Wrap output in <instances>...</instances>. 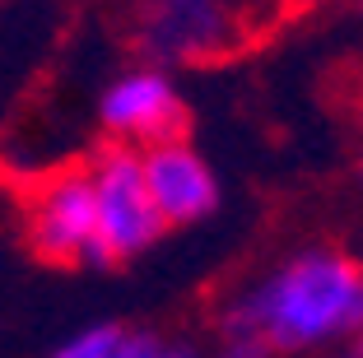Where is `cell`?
Returning <instances> with one entry per match:
<instances>
[{
	"instance_id": "5",
	"label": "cell",
	"mask_w": 363,
	"mask_h": 358,
	"mask_svg": "<svg viewBox=\"0 0 363 358\" xmlns=\"http://www.w3.org/2000/svg\"><path fill=\"white\" fill-rule=\"evenodd\" d=\"M98 126H103L107 145L126 149H150L159 140L186 135V98L172 70L145 61L117 70L98 94Z\"/></svg>"
},
{
	"instance_id": "14",
	"label": "cell",
	"mask_w": 363,
	"mask_h": 358,
	"mask_svg": "<svg viewBox=\"0 0 363 358\" xmlns=\"http://www.w3.org/2000/svg\"><path fill=\"white\" fill-rule=\"evenodd\" d=\"M359 10H363V0H359Z\"/></svg>"
},
{
	"instance_id": "10",
	"label": "cell",
	"mask_w": 363,
	"mask_h": 358,
	"mask_svg": "<svg viewBox=\"0 0 363 358\" xmlns=\"http://www.w3.org/2000/svg\"><path fill=\"white\" fill-rule=\"evenodd\" d=\"M266 5H275L284 14H308V10H321V5H335V0H266Z\"/></svg>"
},
{
	"instance_id": "6",
	"label": "cell",
	"mask_w": 363,
	"mask_h": 358,
	"mask_svg": "<svg viewBox=\"0 0 363 358\" xmlns=\"http://www.w3.org/2000/svg\"><path fill=\"white\" fill-rule=\"evenodd\" d=\"M140 172H145V186H150L163 228H191L219 210V177H214L210 158L186 135L140 149Z\"/></svg>"
},
{
	"instance_id": "1",
	"label": "cell",
	"mask_w": 363,
	"mask_h": 358,
	"mask_svg": "<svg viewBox=\"0 0 363 358\" xmlns=\"http://www.w3.org/2000/svg\"><path fill=\"white\" fill-rule=\"evenodd\" d=\"M363 261L345 247L308 242L279 256L242 289L224 298L219 330L257 335L275 358L335 349L345 335L363 326L359 316Z\"/></svg>"
},
{
	"instance_id": "7",
	"label": "cell",
	"mask_w": 363,
	"mask_h": 358,
	"mask_svg": "<svg viewBox=\"0 0 363 358\" xmlns=\"http://www.w3.org/2000/svg\"><path fill=\"white\" fill-rule=\"evenodd\" d=\"M121 335H126L121 321H94V326H79L75 335H65L47 358H112Z\"/></svg>"
},
{
	"instance_id": "8",
	"label": "cell",
	"mask_w": 363,
	"mask_h": 358,
	"mask_svg": "<svg viewBox=\"0 0 363 358\" xmlns=\"http://www.w3.org/2000/svg\"><path fill=\"white\" fill-rule=\"evenodd\" d=\"M112 358H205L191 340H177V335H159V330H130L121 335L117 354Z\"/></svg>"
},
{
	"instance_id": "9",
	"label": "cell",
	"mask_w": 363,
	"mask_h": 358,
	"mask_svg": "<svg viewBox=\"0 0 363 358\" xmlns=\"http://www.w3.org/2000/svg\"><path fill=\"white\" fill-rule=\"evenodd\" d=\"M205 358H275L266 345H261L257 335H238V330H219V340H214V349Z\"/></svg>"
},
{
	"instance_id": "3",
	"label": "cell",
	"mask_w": 363,
	"mask_h": 358,
	"mask_svg": "<svg viewBox=\"0 0 363 358\" xmlns=\"http://www.w3.org/2000/svg\"><path fill=\"white\" fill-rule=\"evenodd\" d=\"M23 242L38 261L56 270H107L98 247V210L89 163H65L43 172L23 191Z\"/></svg>"
},
{
	"instance_id": "11",
	"label": "cell",
	"mask_w": 363,
	"mask_h": 358,
	"mask_svg": "<svg viewBox=\"0 0 363 358\" xmlns=\"http://www.w3.org/2000/svg\"><path fill=\"white\" fill-rule=\"evenodd\" d=\"M331 358H363V326L354 330V335H345L340 345L331 349Z\"/></svg>"
},
{
	"instance_id": "2",
	"label": "cell",
	"mask_w": 363,
	"mask_h": 358,
	"mask_svg": "<svg viewBox=\"0 0 363 358\" xmlns=\"http://www.w3.org/2000/svg\"><path fill=\"white\" fill-rule=\"evenodd\" d=\"M266 0H130L126 33L145 65L186 70L233 56L257 33Z\"/></svg>"
},
{
	"instance_id": "12",
	"label": "cell",
	"mask_w": 363,
	"mask_h": 358,
	"mask_svg": "<svg viewBox=\"0 0 363 358\" xmlns=\"http://www.w3.org/2000/svg\"><path fill=\"white\" fill-rule=\"evenodd\" d=\"M359 316H363V279H359Z\"/></svg>"
},
{
	"instance_id": "13",
	"label": "cell",
	"mask_w": 363,
	"mask_h": 358,
	"mask_svg": "<svg viewBox=\"0 0 363 358\" xmlns=\"http://www.w3.org/2000/svg\"><path fill=\"white\" fill-rule=\"evenodd\" d=\"M359 191H363V158H359Z\"/></svg>"
},
{
	"instance_id": "4",
	"label": "cell",
	"mask_w": 363,
	"mask_h": 358,
	"mask_svg": "<svg viewBox=\"0 0 363 358\" xmlns=\"http://www.w3.org/2000/svg\"><path fill=\"white\" fill-rule=\"evenodd\" d=\"M89 181H94V210H98V247L103 265H126L145 256L163 233V219L150 201L145 172H140V149L103 145L89 158Z\"/></svg>"
}]
</instances>
